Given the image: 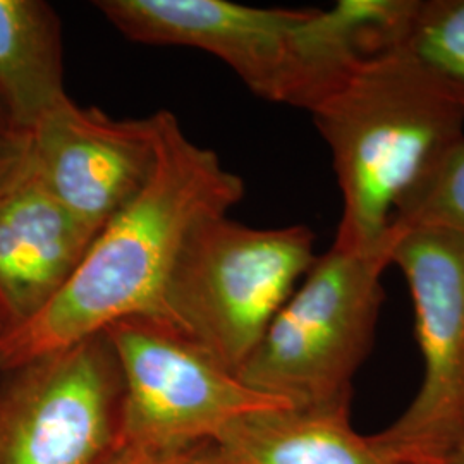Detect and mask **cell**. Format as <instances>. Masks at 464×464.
<instances>
[{
	"label": "cell",
	"instance_id": "cell-4",
	"mask_svg": "<svg viewBox=\"0 0 464 464\" xmlns=\"http://www.w3.org/2000/svg\"><path fill=\"white\" fill-rule=\"evenodd\" d=\"M392 245L394 234L379 251L332 245L316 256L237 370L239 381L295 408L349 404L353 379L375 339Z\"/></svg>",
	"mask_w": 464,
	"mask_h": 464
},
{
	"label": "cell",
	"instance_id": "cell-17",
	"mask_svg": "<svg viewBox=\"0 0 464 464\" xmlns=\"http://www.w3.org/2000/svg\"><path fill=\"white\" fill-rule=\"evenodd\" d=\"M448 463L464 464V433L463 437L459 439V442H458V446L454 449V452H452V456H450Z\"/></svg>",
	"mask_w": 464,
	"mask_h": 464
},
{
	"label": "cell",
	"instance_id": "cell-7",
	"mask_svg": "<svg viewBox=\"0 0 464 464\" xmlns=\"http://www.w3.org/2000/svg\"><path fill=\"white\" fill-rule=\"evenodd\" d=\"M105 334L124 385L117 446L216 440L243 416L293 406L239 381L195 341L164 324L131 318Z\"/></svg>",
	"mask_w": 464,
	"mask_h": 464
},
{
	"label": "cell",
	"instance_id": "cell-11",
	"mask_svg": "<svg viewBox=\"0 0 464 464\" xmlns=\"http://www.w3.org/2000/svg\"><path fill=\"white\" fill-rule=\"evenodd\" d=\"M216 442L226 464H402L351 427L349 404L251 413Z\"/></svg>",
	"mask_w": 464,
	"mask_h": 464
},
{
	"label": "cell",
	"instance_id": "cell-10",
	"mask_svg": "<svg viewBox=\"0 0 464 464\" xmlns=\"http://www.w3.org/2000/svg\"><path fill=\"white\" fill-rule=\"evenodd\" d=\"M95 237L50 193L28 155L0 193V335L23 327L63 291Z\"/></svg>",
	"mask_w": 464,
	"mask_h": 464
},
{
	"label": "cell",
	"instance_id": "cell-9",
	"mask_svg": "<svg viewBox=\"0 0 464 464\" xmlns=\"http://www.w3.org/2000/svg\"><path fill=\"white\" fill-rule=\"evenodd\" d=\"M157 138L159 114L112 119L66 99L30 134V155L50 193L99 236L149 181Z\"/></svg>",
	"mask_w": 464,
	"mask_h": 464
},
{
	"label": "cell",
	"instance_id": "cell-15",
	"mask_svg": "<svg viewBox=\"0 0 464 464\" xmlns=\"http://www.w3.org/2000/svg\"><path fill=\"white\" fill-rule=\"evenodd\" d=\"M99 464H226L216 440H201L184 446L143 448L117 446Z\"/></svg>",
	"mask_w": 464,
	"mask_h": 464
},
{
	"label": "cell",
	"instance_id": "cell-14",
	"mask_svg": "<svg viewBox=\"0 0 464 464\" xmlns=\"http://www.w3.org/2000/svg\"><path fill=\"white\" fill-rule=\"evenodd\" d=\"M418 227L464 234V136L401 203L391 231Z\"/></svg>",
	"mask_w": 464,
	"mask_h": 464
},
{
	"label": "cell",
	"instance_id": "cell-13",
	"mask_svg": "<svg viewBox=\"0 0 464 464\" xmlns=\"http://www.w3.org/2000/svg\"><path fill=\"white\" fill-rule=\"evenodd\" d=\"M394 52L464 107V0H415Z\"/></svg>",
	"mask_w": 464,
	"mask_h": 464
},
{
	"label": "cell",
	"instance_id": "cell-2",
	"mask_svg": "<svg viewBox=\"0 0 464 464\" xmlns=\"http://www.w3.org/2000/svg\"><path fill=\"white\" fill-rule=\"evenodd\" d=\"M343 195L334 246L392 243L391 226L431 167L464 136V107L398 52L362 61L310 112Z\"/></svg>",
	"mask_w": 464,
	"mask_h": 464
},
{
	"label": "cell",
	"instance_id": "cell-12",
	"mask_svg": "<svg viewBox=\"0 0 464 464\" xmlns=\"http://www.w3.org/2000/svg\"><path fill=\"white\" fill-rule=\"evenodd\" d=\"M66 99L55 11L42 0H0V103L13 130L32 134Z\"/></svg>",
	"mask_w": 464,
	"mask_h": 464
},
{
	"label": "cell",
	"instance_id": "cell-8",
	"mask_svg": "<svg viewBox=\"0 0 464 464\" xmlns=\"http://www.w3.org/2000/svg\"><path fill=\"white\" fill-rule=\"evenodd\" d=\"M0 373V464H99L117 448L124 385L105 332Z\"/></svg>",
	"mask_w": 464,
	"mask_h": 464
},
{
	"label": "cell",
	"instance_id": "cell-18",
	"mask_svg": "<svg viewBox=\"0 0 464 464\" xmlns=\"http://www.w3.org/2000/svg\"><path fill=\"white\" fill-rule=\"evenodd\" d=\"M0 133H17V131L13 130V126L9 122V117L5 114L2 103H0Z\"/></svg>",
	"mask_w": 464,
	"mask_h": 464
},
{
	"label": "cell",
	"instance_id": "cell-6",
	"mask_svg": "<svg viewBox=\"0 0 464 464\" xmlns=\"http://www.w3.org/2000/svg\"><path fill=\"white\" fill-rule=\"evenodd\" d=\"M391 232V266L404 274L415 306L423 379L408 410L370 439L396 463L444 464L464 433V234Z\"/></svg>",
	"mask_w": 464,
	"mask_h": 464
},
{
	"label": "cell",
	"instance_id": "cell-3",
	"mask_svg": "<svg viewBox=\"0 0 464 464\" xmlns=\"http://www.w3.org/2000/svg\"><path fill=\"white\" fill-rule=\"evenodd\" d=\"M126 38L203 50L272 103L312 112L362 63L327 11L249 7L227 0H100Z\"/></svg>",
	"mask_w": 464,
	"mask_h": 464
},
{
	"label": "cell",
	"instance_id": "cell-19",
	"mask_svg": "<svg viewBox=\"0 0 464 464\" xmlns=\"http://www.w3.org/2000/svg\"><path fill=\"white\" fill-rule=\"evenodd\" d=\"M444 464H450V463H444Z\"/></svg>",
	"mask_w": 464,
	"mask_h": 464
},
{
	"label": "cell",
	"instance_id": "cell-1",
	"mask_svg": "<svg viewBox=\"0 0 464 464\" xmlns=\"http://www.w3.org/2000/svg\"><path fill=\"white\" fill-rule=\"evenodd\" d=\"M157 114V162L149 181L99 232L63 291L23 327L0 335V372L122 320L166 325L167 284L188 237L245 197L243 179L216 151L191 141L174 114Z\"/></svg>",
	"mask_w": 464,
	"mask_h": 464
},
{
	"label": "cell",
	"instance_id": "cell-16",
	"mask_svg": "<svg viewBox=\"0 0 464 464\" xmlns=\"http://www.w3.org/2000/svg\"><path fill=\"white\" fill-rule=\"evenodd\" d=\"M30 155V134L0 133V193L11 184Z\"/></svg>",
	"mask_w": 464,
	"mask_h": 464
},
{
	"label": "cell",
	"instance_id": "cell-5",
	"mask_svg": "<svg viewBox=\"0 0 464 464\" xmlns=\"http://www.w3.org/2000/svg\"><path fill=\"white\" fill-rule=\"evenodd\" d=\"M306 226L258 229L227 216L188 237L166 291V325L237 373L315 264Z\"/></svg>",
	"mask_w": 464,
	"mask_h": 464
}]
</instances>
